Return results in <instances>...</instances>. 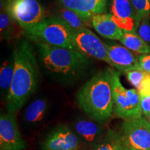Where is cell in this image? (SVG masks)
<instances>
[{"label":"cell","instance_id":"6da1fadb","mask_svg":"<svg viewBox=\"0 0 150 150\" xmlns=\"http://www.w3.org/2000/svg\"><path fill=\"white\" fill-rule=\"evenodd\" d=\"M13 53L14 76L6 102V108L7 112L16 113L37 88L40 72L34 50L28 41H20Z\"/></svg>","mask_w":150,"mask_h":150},{"label":"cell","instance_id":"7a4b0ae2","mask_svg":"<svg viewBox=\"0 0 150 150\" xmlns=\"http://www.w3.org/2000/svg\"><path fill=\"white\" fill-rule=\"evenodd\" d=\"M38 59L49 76L59 81H75L88 66V56L74 49L37 42Z\"/></svg>","mask_w":150,"mask_h":150},{"label":"cell","instance_id":"3957f363","mask_svg":"<svg viewBox=\"0 0 150 150\" xmlns=\"http://www.w3.org/2000/svg\"><path fill=\"white\" fill-rule=\"evenodd\" d=\"M79 107L94 121L103 123L111 117L113 100L109 68L93 76L76 95Z\"/></svg>","mask_w":150,"mask_h":150},{"label":"cell","instance_id":"277c9868","mask_svg":"<svg viewBox=\"0 0 150 150\" xmlns=\"http://www.w3.org/2000/svg\"><path fill=\"white\" fill-rule=\"evenodd\" d=\"M23 31L30 40L36 43L75 50L72 42L74 30L58 17L45 18L40 23L23 29Z\"/></svg>","mask_w":150,"mask_h":150},{"label":"cell","instance_id":"5b68a950","mask_svg":"<svg viewBox=\"0 0 150 150\" xmlns=\"http://www.w3.org/2000/svg\"><path fill=\"white\" fill-rule=\"evenodd\" d=\"M111 79L113 112L125 120L142 116L140 97L136 89H126L120 79V72L109 68Z\"/></svg>","mask_w":150,"mask_h":150},{"label":"cell","instance_id":"8992f818","mask_svg":"<svg viewBox=\"0 0 150 150\" xmlns=\"http://www.w3.org/2000/svg\"><path fill=\"white\" fill-rule=\"evenodd\" d=\"M3 8L22 29L45 19L44 8L37 0H1L0 8Z\"/></svg>","mask_w":150,"mask_h":150},{"label":"cell","instance_id":"52a82bcc","mask_svg":"<svg viewBox=\"0 0 150 150\" xmlns=\"http://www.w3.org/2000/svg\"><path fill=\"white\" fill-rule=\"evenodd\" d=\"M120 134L130 150H150V128L144 116L125 120Z\"/></svg>","mask_w":150,"mask_h":150},{"label":"cell","instance_id":"ba28073f","mask_svg":"<svg viewBox=\"0 0 150 150\" xmlns=\"http://www.w3.org/2000/svg\"><path fill=\"white\" fill-rule=\"evenodd\" d=\"M72 42L75 50L111 65L106 44L88 28L74 31Z\"/></svg>","mask_w":150,"mask_h":150},{"label":"cell","instance_id":"9c48e42d","mask_svg":"<svg viewBox=\"0 0 150 150\" xmlns=\"http://www.w3.org/2000/svg\"><path fill=\"white\" fill-rule=\"evenodd\" d=\"M81 140L65 125H58L45 137L40 150H76Z\"/></svg>","mask_w":150,"mask_h":150},{"label":"cell","instance_id":"30bf717a","mask_svg":"<svg viewBox=\"0 0 150 150\" xmlns=\"http://www.w3.org/2000/svg\"><path fill=\"white\" fill-rule=\"evenodd\" d=\"M26 143L19 130L16 113L4 112L0 115V150H25Z\"/></svg>","mask_w":150,"mask_h":150},{"label":"cell","instance_id":"8fae6325","mask_svg":"<svg viewBox=\"0 0 150 150\" xmlns=\"http://www.w3.org/2000/svg\"><path fill=\"white\" fill-rule=\"evenodd\" d=\"M112 20L124 32H136L139 24L130 0H112Z\"/></svg>","mask_w":150,"mask_h":150},{"label":"cell","instance_id":"7c38bea8","mask_svg":"<svg viewBox=\"0 0 150 150\" xmlns=\"http://www.w3.org/2000/svg\"><path fill=\"white\" fill-rule=\"evenodd\" d=\"M108 54L111 66L122 73L126 74L133 70H142L140 67L138 56L131 50L120 45H107Z\"/></svg>","mask_w":150,"mask_h":150},{"label":"cell","instance_id":"4fadbf2b","mask_svg":"<svg viewBox=\"0 0 150 150\" xmlns=\"http://www.w3.org/2000/svg\"><path fill=\"white\" fill-rule=\"evenodd\" d=\"M62 6L76 13L84 20H91L95 15L106 12V0H59Z\"/></svg>","mask_w":150,"mask_h":150},{"label":"cell","instance_id":"5bb4252c","mask_svg":"<svg viewBox=\"0 0 150 150\" xmlns=\"http://www.w3.org/2000/svg\"><path fill=\"white\" fill-rule=\"evenodd\" d=\"M73 131L81 141L96 145L103 139L104 129L98 123L93 120L79 118L73 124Z\"/></svg>","mask_w":150,"mask_h":150},{"label":"cell","instance_id":"9a60e30c","mask_svg":"<svg viewBox=\"0 0 150 150\" xmlns=\"http://www.w3.org/2000/svg\"><path fill=\"white\" fill-rule=\"evenodd\" d=\"M91 22L95 31L105 38L120 40L123 36L124 31L112 20L110 14L95 15Z\"/></svg>","mask_w":150,"mask_h":150},{"label":"cell","instance_id":"2e32d148","mask_svg":"<svg viewBox=\"0 0 150 150\" xmlns=\"http://www.w3.org/2000/svg\"><path fill=\"white\" fill-rule=\"evenodd\" d=\"M15 71L14 53L8 59L3 62L0 70V89L1 99L3 102H6L7 97L10 91L11 84L13 79Z\"/></svg>","mask_w":150,"mask_h":150},{"label":"cell","instance_id":"e0dca14e","mask_svg":"<svg viewBox=\"0 0 150 150\" xmlns=\"http://www.w3.org/2000/svg\"><path fill=\"white\" fill-rule=\"evenodd\" d=\"M0 31L2 40H11L20 36L24 33L23 29L9 16L5 8H1L0 14Z\"/></svg>","mask_w":150,"mask_h":150},{"label":"cell","instance_id":"ac0fdd59","mask_svg":"<svg viewBox=\"0 0 150 150\" xmlns=\"http://www.w3.org/2000/svg\"><path fill=\"white\" fill-rule=\"evenodd\" d=\"M48 104L45 99H37L30 104L24 112V120L28 124H37L43 120L47 110Z\"/></svg>","mask_w":150,"mask_h":150},{"label":"cell","instance_id":"d6986e66","mask_svg":"<svg viewBox=\"0 0 150 150\" xmlns=\"http://www.w3.org/2000/svg\"><path fill=\"white\" fill-rule=\"evenodd\" d=\"M120 42L131 51L141 54H150V46L136 32H124Z\"/></svg>","mask_w":150,"mask_h":150},{"label":"cell","instance_id":"ffe728a7","mask_svg":"<svg viewBox=\"0 0 150 150\" xmlns=\"http://www.w3.org/2000/svg\"><path fill=\"white\" fill-rule=\"evenodd\" d=\"M125 146L121 134L109 130L103 139L93 145L91 150H123Z\"/></svg>","mask_w":150,"mask_h":150},{"label":"cell","instance_id":"44dd1931","mask_svg":"<svg viewBox=\"0 0 150 150\" xmlns=\"http://www.w3.org/2000/svg\"><path fill=\"white\" fill-rule=\"evenodd\" d=\"M56 17L66 22L74 31L87 28V26L89 25L88 20H84L74 11L63 6L56 9Z\"/></svg>","mask_w":150,"mask_h":150},{"label":"cell","instance_id":"7402d4cb","mask_svg":"<svg viewBox=\"0 0 150 150\" xmlns=\"http://www.w3.org/2000/svg\"><path fill=\"white\" fill-rule=\"evenodd\" d=\"M136 13L138 24L142 19L149 16L150 12V3L149 0H130Z\"/></svg>","mask_w":150,"mask_h":150},{"label":"cell","instance_id":"603a6c76","mask_svg":"<svg viewBox=\"0 0 150 150\" xmlns=\"http://www.w3.org/2000/svg\"><path fill=\"white\" fill-rule=\"evenodd\" d=\"M147 72L143 70H133L126 73L127 78L135 88L138 90Z\"/></svg>","mask_w":150,"mask_h":150},{"label":"cell","instance_id":"cb8c5ba5","mask_svg":"<svg viewBox=\"0 0 150 150\" xmlns=\"http://www.w3.org/2000/svg\"><path fill=\"white\" fill-rule=\"evenodd\" d=\"M136 31L142 40L150 45V20L149 17L147 16L142 19Z\"/></svg>","mask_w":150,"mask_h":150},{"label":"cell","instance_id":"d4e9b609","mask_svg":"<svg viewBox=\"0 0 150 150\" xmlns=\"http://www.w3.org/2000/svg\"><path fill=\"white\" fill-rule=\"evenodd\" d=\"M137 91L140 95V97L150 96V73L147 72L145 77L140 84L139 88Z\"/></svg>","mask_w":150,"mask_h":150},{"label":"cell","instance_id":"484cf974","mask_svg":"<svg viewBox=\"0 0 150 150\" xmlns=\"http://www.w3.org/2000/svg\"><path fill=\"white\" fill-rule=\"evenodd\" d=\"M140 67L145 72L150 73V54L138 56Z\"/></svg>","mask_w":150,"mask_h":150},{"label":"cell","instance_id":"4316f807","mask_svg":"<svg viewBox=\"0 0 150 150\" xmlns=\"http://www.w3.org/2000/svg\"><path fill=\"white\" fill-rule=\"evenodd\" d=\"M140 106L144 117L150 114V96L140 97Z\"/></svg>","mask_w":150,"mask_h":150},{"label":"cell","instance_id":"83f0119b","mask_svg":"<svg viewBox=\"0 0 150 150\" xmlns=\"http://www.w3.org/2000/svg\"><path fill=\"white\" fill-rule=\"evenodd\" d=\"M145 117L146 120H147V122L148 125H149V128H150V114H149V115L146 116V117Z\"/></svg>","mask_w":150,"mask_h":150},{"label":"cell","instance_id":"f1b7e54d","mask_svg":"<svg viewBox=\"0 0 150 150\" xmlns=\"http://www.w3.org/2000/svg\"><path fill=\"white\" fill-rule=\"evenodd\" d=\"M123 150H130V149H129V148L127 147L126 145H125V147H124V149H123Z\"/></svg>","mask_w":150,"mask_h":150},{"label":"cell","instance_id":"f546056e","mask_svg":"<svg viewBox=\"0 0 150 150\" xmlns=\"http://www.w3.org/2000/svg\"><path fill=\"white\" fill-rule=\"evenodd\" d=\"M37 1H39V0H37Z\"/></svg>","mask_w":150,"mask_h":150},{"label":"cell","instance_id":"4dcf8cb0","mask_svg":"<svg viewBox=\"0 0 150 150\" xmlns=\"http://www.w3.org/2000/svg\"><path fill=\"white\" fill-rule=\"evenodd\" d=\"M149 3H150V0H149Z\"/></svg>","mask_w":150,"mask_h":150}]
</instances>
